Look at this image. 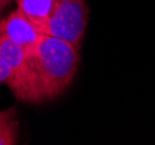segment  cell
<instances>
[{"mask_svg":"<svg viewBox=\"0 0 155 145\" xmlns=\"http://www.w3.org/2000/svg\"><path fill=\"white\" fill-rule=\"evenodd\" d=\"M0 33L22 46L26 51L35 46L43 35L20 8H16L5 19H0Z\"/></svg>","mask_w":155,"mask_h":145,"instance_id":"3957f363","label":"cell"},{"mask_svg":"<svg viewBox=\"0 0 155 145\" xmlns=\"http://www.w3.org/2000/svg\"><path fill=\"white\" fill-rule=\"evenodd\" d=\"M16 108L0 110V145H14L19 139V120Z\"/></svg>","mask_w":155,"mask_h":145,"instance_id":"8992f818","label":"cell"},{"mask_svg":"<svg viewBox=\"0 0 155 145\" xmlns=\"http://www.w3.org/2000/svg\"><path fill=\"white\" fill-rule=\"evenodd\" d=\"M79 50L61 38L42 35L39 42L26 51L21 69L7 85L22 102L41 103L56 99L76 77Z\"/></svg>","mask_w":155,"mask_h":145,"instance_id":"6da1fadb","label":"cell"},{"mask_svg":"<svg viewBox=\"0 0 155 145\" xmlns=\"http://www.w3.org/2000/svg\"><path fill=\"white\" fill-rule=\"evenodd\" d=\"M25 57H26V50L22 46L16 44L14 41L8 38L2 33H0V59L9 66V69L12 70L13 77L21 69Z\"/></svg>","mask_w":155,"mask_h":145,"instance_id":"5b68a950","label":"cell"},{"mask_svg":"<svg viewBox=\"0 0 155 145\" xmlns=\"http://www.w3.org/2000/svg\"><path fill=\"white\" fill-rule=\"evenodd\" d=\"M89 13L85 0H58L53 13L39 29L43 35L61 38L81 49Z\"/></svg>","mask_w":155,"mask_h":145,"instance_id":"7a4b0ae2","label":"cell"},{"mask_svg":"<svg viewBox=\"0 0 155 145\" xmlns=\"http://www.w3.org/2000/svg\"><path fill=\"white\" fill-rule=\"evenodd\" d=\"M12 0H0V14L4 12V9L11 4Z\"/></svg>","mask_w":155,"mask_h":145,"instance_id":"ba28073f","label":"cell"},{"mask_svg":"<svg viewBox=\"0 0 155 145\" xmlns=\"http://www.w3.org/2000/svg\"><path fill=\"white\" fill-rule=\"evenodd\" d=\"M13 77L12 70L9 69L7 64L0 59V84H8Z\"/></svg>","mask_w":155,"mask_h":145,"instance_id":"52a82bcc","label":"cell"},{"mask_svg":"<svg viewBox=\"0 0 155 145\" xmlns=\"http://www.w3.org/2000/svg\"><path fill=\"white\" fill-rule=\"evenodd\" d=\"M57 1L58 0H16V5L40 28L53 13Z\"/></svg>","mask_w":155,"mask_h":145,"instance_id":"277c9868","label":"cell"}]
</instances>
